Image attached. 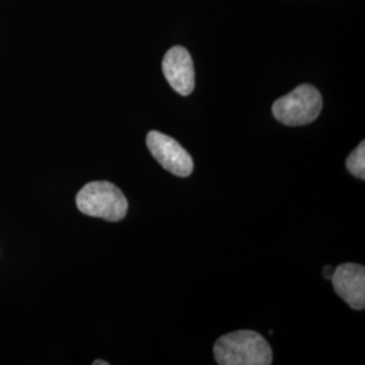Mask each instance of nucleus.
I'll use <instances>...</instances> for the list:
<instances>
[{"label":"nucleus","instance_id":"nucleus-1","mask_svg":"<svg viewBox=\"0 0 365 365\" xmlns=\"http://www.w3.org/2000/svg\"><path fill=\"white\" fill-rule=\"evenodd\" d=\"M214 357L220 365H269L272 363V349L259 333L238 330L218 339Z\"/></svg>","mask_w":365,"mask_h":365},{"label":"nucleus","instance_id":"nucleus-2","mask_svg":"<svg viewBox=\"0 0 365 365\" xmlns=\"http://www.w3.org/2000/svg\"><path fill=\"white\" fill-rule=\"evenodd\" d=\"M76 206L88 217L108 222L122 221L129 209L126 196L110 182L86 184L76 195Z\"/></svg>","mask_w":365,"mask_h":365},{"label":"nucleus","instance_id":"nucleus-3","mask_svg":"<svg viewBox=\"0 0 365 365\" xmlns=\"http://www.w3.org/2000/svg\"><path fill=\"white\" fill-rule=\"evenodd\" d=\"M322 106L319 91L310 84H302L274 102L272 114L283 125L303 126L318 118Z\"/></svg>","mask_w":365,"mask_h":365},{"label":"nucleus","instance_id":"nucleus-4","mask_svg":"<svg viewBox=\"0 0 365 365\" xmlns=\"http://www.w3.org/2000/svg\"><path fill=\"white\" fill-rule=\"evenodd\" d=\"M146 145L152 156L165 170L175 176L187 178L194 170V160L190 153L170 135L152 130L148 133Z\"/></svg>","mask_w":365,"mask_h":365},{"label":"nucleus","instance_id":"nucleus-5","mask_svg":"<svg viewBox=\"0 0 365 365\" xmlns=\"http://www.w3.org/2000/svg\"><path fill=\"white\" fill-rule=\"evenodd\" d=\"M163 72L170 87L182 96L191 95L195 88V68L190 52L182 46H173L165 53Z\"/></svg>","mask_w":365,"mask_h":365},{"label":"nucleus","instance_id":"nucleus-6","mask_svg":"<svg viewBox=\"0 0 365 365\" xmlns=\"http://www.w3.org/2000/svg\"><path fill=\"white\" fill-rule=\"evenodd\" d=\"M336 294L345 300L353 310H364L365 268L360 264H341L331 274Z\"/></svg>","mask_w":365,"mask_h":365},{"label":"nucleus","instance_id":"nucleus-7","mask_svg":"<svg viewBox=\"0 0 365 365\" xmlns=\"http://www.w3.org/2000/svg\"><path fill=\"white\" fill-rule=\"evenodd\" d=\"M346 170L353 176L364 180L365 179V143L361 141L360 145L353 150L346 158Z\"/></svg>","mask_w":365,"mask_h":365},{"label":"nucleus","instance_id":"nucleus-8","mask_svg":"<svg viewBox=\"0 0 365 365\" xmlns=\"http://www.w3.org/2000/svg\"><path fill=\"white\" fill-rule=\"evenodd\" d=\"M330 271H331V268H330V267H327V268L324 269V272H325V277H327V279H330V277H331V274H330Z\"/></svg>","mask_w":365,"mask_h":365},{"label":"nucleus","instance_id":"nucleus-9","mask_svg":"<svg viewBox=\"0 0 365 365\" xmlns=\"http://www.w3.org/2000/svg\"><path fill=\"white\" fill-rule=\"evenodd\" d=\"M93 365H108V363L103 361V360H95Z\"/></svg>","mask_w":365,"mask_h":365}]
</instances>
